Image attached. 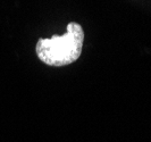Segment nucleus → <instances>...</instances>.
Returning <instances> with one entry per match:
<instances>
[{"mask_svg":"<svg viewBox=\"0 0 151 142\" xmlns=\"http://www.w3.org/2000/svg\"><path fill=\"white\" fill-rule=\"evenodd\" d=\"M84 43L83 27L75 22L67 24L63 35H52L50 39H39L35 51L39 59L49 66H66L80 58Z\"/></svg>","mask_w":151,"mask_h":142,"instance_id":"nucleus-1","label":"nucleus"}]
</instances>
